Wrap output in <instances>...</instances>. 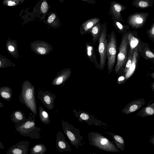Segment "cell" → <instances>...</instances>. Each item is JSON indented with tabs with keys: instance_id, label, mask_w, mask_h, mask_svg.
I'll list each match as a JSON object with an SVG mask.
<instances>
[{
	"instance_id": "6da1fadb",
	"label": "cell",
	"mask_w": 154,
	"mask_h": 154,
	"mask_svg": "<svg viewBox=\"0 0 154 154\" xmlns=\"http://www.w3.org/2000/svg\"><path fill=\"white\" fill-rule=\"evenodd\" d=\"M90 144L107 152H119L120 150L112 141H110L100 133L90 132L88 134Z\"/></svg>"
},
{
	"instance_id": "7a4b0ae2",
	"label": "cell",
	"mask_w": 154,
	"mask_h": 154,
	"mask_svg": "<svg viewBox=\"0 0 154 154\" xmlns=\"http://www.w3.org/2000/svg\"><path fill=\"white\" fill-rule=\"evenodd\" d=\"M29 115L23 122L15 126L16 130L23 136L37 139L41 137L39 132L41 129L36 126L35 116L31 113Z\"/></svg>"
},
{
	"instance_id": "3957f363",
	"label": "cell",
	"mask_w": 154,
	"mask_h": 154,
	"mask_svg": "<svg viewBox=\"0 0 154 154\" xmlns=\"http://www.w3.org/2000/svg\"><path fill=\"white\" fill-rule=\"evenodd\" d=\"M117 45L116 34L112 31L108 36L107 50V68L109 73L112 71L116 61Z\"/></svg>"
},
{
	"instance_id": "277c9868",
	"label": "cell",
	"mask_w": 154,
	"mask_h": 154,
	"mask_svg": "<svg viewBox=\"0 0 154 154\" xmlns=\"http://www.w3.org/2000/svg\"><path fill=\"white\" fill-rule=\"evenodd\" d=\"M63 131L69 140L71 144L78 149L79 146L82 145L83 137L79 129L75 128L67 121L61 120Z\"/></svg>"
},
{
	"instance_id": "5b68a950",
	"label": "cell",
	"mask_w": 154,
	"mask_h": 154,
	"mask_svg": "<svg viewBox=\"0 0 154 154\" xmlns=\"http://www.w3.org/2000/svg\"><path fill=\"white\" fill-rule=\"evenodd\" d=\"M107 27L106 24H102L101 32L98 39V50L100 56L99 63L100 69L103 70L105 66L107 58L108 39H107Z\"/></svg>"
},
{
	"instance_id": "8992f818",
	"label": "cell",
	"mask_w": 154,
	"mask_h": 154,
	"mask_svg": "<svg viewBox=\"0 0 154 154\" xmlns=\"http://www.w3.org/2000/svg\"><path fill=\"white\" fill-rule=\"evenodd\" d=\"M128 32L122 34L121 41L119 47V52L117 57V63L115 68V71L118 74L122 69L126 63L127 59L128 46L129 44L128 38Z\"/></svg>"
},
{
	"instance_id": "52a82bcc",
	"label": "cell",
	"mask_w": 154,
	"mask_h": 154,
	"mask_svg": "<svg viewBox=\"0 0 154 154\" xmlns=\"http://www.w3.org/2000/svg\"><path fill=\"white\" fill-rule=\"evenodd\" d=\"M72 111L80 122L85 123L90 126H99L104 129L107 127L106 123L97 119L95 116L91 115L87 112L79 109L77 110L75 109H73Z\"/></svg>"
},
{
	"instance_id": "ba28073f",
	"label": "cell",
	"mask_w": 154,
	"mask_h": 154,
	"mask_svg": "<svg viewBox=\"0 0 154 154\" xmlns=\"http://www.w3.org/2000/svg\"><path fill=\"white\" fill-rule=\"evenodd\" d=\"M149 15L148 12H136L130 14L127 18L128 25L132 28H141L145 24Z\"/></svg>"
},
{
	"instance_id": "9c48e42d",
	"label": "cell",
	"mask_w": 154,
	"mask_h": 154,
	"mask_svg": "<svg viewBox=\"0 0 154 154\" xmlns=\"http://www.w3.org/2000/svg\"><path fill=\"white\" fill-rule=\"evenodd\" d=\"M126 8V7L119 2L115 1H111L109 13L112 20L120 22L124 21L123 20L121 12L125 10Z\"/></svg>"
},
{
	"instance_id": "30bf717a",
	"label": "cell",
	"mask_w": 154,
	"mask_h": 154,
	"mask_svg": "<svg viewBox=\"0 0 154 154\" xmlns=\"http://www.w3.org/2000/svg\"><path fill=\"white\" fill-rule=\"evenodd\" d=\"M146 102L144 98L136 99L128 103L122 110V112L126 115L132 113L140 109Z\"/></svg>"
},
{
	"instance_id": "8fae6325",
	"label": "cell",
	"mask_w": 154,
	"mask_h": 154,
	"mask_svg": "<svg viewBox=\"0 0 154 154\" xmlns=\"http://www.w3.org/2000/svg\"><path fill=\"white\" fill-rule=\"evenodd\" d=\"M29 142L21 141L11 147L7 151V154H27L29 150Z\"/></svg>"
},
{
	"instance_id": "7c38bea8",
	"label": "cell",
	"mask_w": 154,
	"mask_h": 154,
	"mask_svg": "<svg viewBox=\"0 0 154 154\" xmlns=\"http://www.w3.org/2000/svg\"><path fill=\"white\" fill-rule=\"evenodd\" d=\"M56 147L59 152H71V146L65 140L64 134L59 131L57 133L56 139Z\"/></svg>"
},
{
	"instance_id": "4fadbf2b",
	"label": "cell",
	"mask_w": 154,
	"mask_h": 154,
	"mask_svg": "<svg viewBox=\"0 0 154 154\" xmlns=\"http://www.w3.org/2000/svg\"><path fill=\"white\" fill-rule=\"evenodd\" d=\"M100 19L97 17L90 18L84 22L81 25L79 31L81 35L88 33L90 30L96 24L100 22Z\"/></svg>"
},
{
	"instance_id": "5bb4252c",
	"label": "cell",
	"mask_w": 154,
	"mask_h": 154,
	"mask_svg": "<svg viewBox=\"0 0 154 154\" xmlns=\"http://www.w3.org/2000/svg\"><path fill=\"white\" fill-rule=\"evenodd\" d=\"M86 53L89 60L93 63L95 66L100 69L99 64L97 60L94 47L92 43L87 42L85 45Z\"/></svg>"
},
{
	"instance_id": "9a60e30c",
	"label": "cell",
	"mask_w": 154,
	"mask_h": 154,
	"mask_svg": "<svg viewBox=\"0 0 154 154\" xmlns=\"http://www.w3.org/2000/svg\"><path fill=\"white\" fill-rule=\"evenodd\" d=\"M154 115V100H150L147 105L142 108L136 115V116L144 117Z\"/></svg>"
},
{
	"instance_id": "2e32d148",
	"label": "cell",
	"mask_w": 154,
	"mask_h": 154,
	"mask_svg": "<svg viewBox=\"0 0 154 154\" xmlns=\"http://www.w3.org/2000/svg\"><path fill=\"white\" fill-rule=\"evenodd\" d=\"M55 97V96L45 94L41 95V96H38V98L48 109L51 110L54 108V101Z\"/></svg>"
},
{
	"instance_id": "e0dca14e",
	"label": "cell",
	"mask_w": 154,
	"mask_h": 154,
	"mask_svg": "<svg viewBox=\"0 0 154 154\" xmlns=\"http://www.w3.org/2000/svg\"><path fill=\"white\" fill-rule=\"evenodd\" d=\"M112 138L115 144L117 147L123 151L124 149L125 143L123 137L121 136L116 134L112 132H106Z\"/></svg>"
},
{
	"instance_id": "ac0fdd59",
	"label": "cell",
	"mask_w": 154,
	"mask_h": 154,
	"mask_svg": "<svg viewBox=\"0 0 154 154\" xmlns=\"http://www.w3.org/2000/svg\"><path fill=\"white\" fill-rule=\"evenodd\" d=\"M138 47H137L134 50L131 65L129 69L125 74V77L126 80L128 79L132 75L135 70L138 56Z\"/></svg>"
},
{
	"instance_id": "d6986e66",
	"label": "cell",
	"mask_w": 154,
	"mask_h": 154,
	"mask_svg": "<svg viewBox=\"0 0 154 154\" xmlns=\"http://www.w3.org/2000/svg\"><path fill=\"white\" fill-rule=\"evenodd\" d=\"M11 119L15 124V126L23 122L26 119L24 113L21 111H14L11 116Z\"/></svg>"
},
{
	"instance_id": "ffe728a7",
	"label": "cell",
	"mask_w": 154,
	"mask_h": 154,
	"mask_svg": "<svg viewBox=\"0 0 154 154\" xmlns=\"http://www.w3.org/2000/svg\"><path fill=\"white\" fill-rule=\"evenodd\" d=\"M132 5L136 8L145 9L152 7L153 0H134L132 2Z\"/></svg>"
},
{
	"instance_id": "44dd1931",
	"label": "cell",
	"mask_w": 154,
	"mask_h": 154,
	"mask_svg": "<svg viewBox=\"0 0 154 154\" xmlns=\"http://www.w3.org/2000/svg\"><path fill=\"white\" fill-rule=\"evenodd\" d=\"M101 26L100 22H98L92 28L88 33L91 34L94 43H96L98 40L101 32Z\"/></svg>"
},
{
	"instance_id": "7402d4cb",
	"label": "cell",
	"mask_w": 154,
	"mask_h": 154,
	"mask_svg": "<svg viewBox=\"0 0 154 154\" xmlns=\"http://www.w3.org/2000/svg\"><path fill=\"white\" fill-rule=\"evenodd\" d=\"M128 38L129 44L130 46V51L134 52V49L138 47L139 43V40L134 37L131 32H128Z\"/></svg>"
},
{
	"instance_id": "603a6c76",
	"label": "cell",
	"mask_w": 154,
	"mask_h": 154,
	"mask_svg": "<svg viewBox=\"0 0 154 154\" xmlns=\"http://www.w3.org/2000/svg\"><path fill=\"white\" fill-rule=\"evenodd\" d=\"M30 150V154H44L47 150V148L43 144H38L32 147Z\"/></svg>"
},
{
	"instance_id": "cb8c5ba5",
	"label": "cell",
	"mask_w": 154,
	"mask_h": 154,
	"mask_svg": "<svg viewBox=\"0 0 154 154\" xmlns=\"http://www.w3.org/2000/svg\"><path fill=\"white\" fill-rule=\"evenodd\" d=\"M39 114L41 122L45 124L50 123V120L49 115L41 106H39Z\"/></svg>"
},
{
	"instance_id": "d4e9b609",
	"label": "cell",
	"mask_w": 154,
	"mask_h": 154,
	"mask_svg": "<svg viewBox=\"0 0 154 154\" xmlns=\"http://www.w3.org/2000/svg\"><path fill=\"white\" fill-rule=\"evenodd\" d=\"M113 21L114 26L116 28L118 32L120 34H122L126 32V30L129 28V25H123L120 21Z\"/></svg>"
},
{
	"instance_id": "484cf974",
	"label": "cell",
	"mask_w": 154,
	"mask_h": 154,
	"mask_svg": "<svg viewBox=\"0 0 154 154\" xmlns=\"http://www.w3.org/2000/svg\"><path fill=\"white\" fill-rule=\"evenodd\" d=\"M134 52H132L130 50L129 51L128 59L126 63L123 72L125 74L130 67L132 60Z\"/></svg>"
},
{
	"instance_id": "4316f807",
	"label": "cell",
	"mask_w": 154,
	"mask_h": 154,
	"mask_svg": "<svg viewBox=\"0 0 154 154\" xmlns=\"http://www.w3.org/2000/svg\"><path fill=\"white\" fill-rule=\"evenodd\" d=\"M2 4L6 6H13L17 5L20 3L18 0H4Z\"/></svg>"
},
{
	"instance_id": "83f0119b",
	"label": "cell",
	"mask_w": 154,
	"mask_h": 154,
	"mask_svg": "<svg viewBox=\"0 0 154 154\" xmlns=\"http://www.w3.org/2000/svg\"><path fill=\"white\" fill-rule=\"evenodd\" d=\"M1 95L3 99L8 101L10 100L12 98V95L9 92L5 91L1 92Z\"/></svg>"
},
{
	"instance_id": "f1b7e54d",
	"label": "cell",
	"mask_w": 154,
	"mask_h": 154,
	"mask_svg": "<svg viewBox=\"0 0 154 154\" xmlns=\"http://www.w3.org/2000/svg\"><path fill=\"white\" fill-rule=\"evenodd\" d=\"M48 4L46 1H44L42 2L41 6V10L43 13H46L48 10Z\"/></svg>"
},
{
	"instance_id": "f546056e",
	"label": "cell",
	"mask_w": 154,
	"mask_h": 154,
	"mask_svg": "<svg viewBox=\"0 0 154 154\" xmlns=\"http://www.w3.org/2000/svg\"><path fill=\"white\" fill-rule=\"evenodd\" d=\"M145 52V55L147 57L154 59V54L149 50L148 48H146Z\"/></svg>"
},
{
	"instance_id": "4dcf8cb0",
	"label": "cell",
	"mask_w": 154,
	"mask_h": 154,
	"mask_svg": "<svg viewBox=\"0 0 154 154\" xmlns=\"http://www.w3.org/2000/svg\"><path fill=\"white\" fill-rule=\"evenodd\" d=\"M153 22L151 25L150 29L149 30V36L154 38V19Z\"/></svg>"
},
{
	"instance_id": "1f68e13d",
	"label": "cell",
	"mask_w": 154,
	"mask_h": 154,
	"mask_svg": "<svg viewBox=\"0 0 154 154\" xmlns=\"http://www.w3.org/2000/svg\"><path fill=\"white\" fill-rule=\"evenodd\" d=\"M56 17V15L54 14H51L48 19V22L49 23H51L53 22Z\"/></svg>"
},
{
	"instance_id": "d6a6232c",
	"label": "cell",
	"mask_w": 154,
	"mask_h": 154,
	"mask_svg": "<svg viewBox=\"0 0 154 154\" xmlns=\"http://www.w3.org/2000/svg\"><path fill=\"white\" fill-rule=\"evenodd\" d=\"M125 80H126L125 77L123 76H121L118 79L117 83L119 85H121L124 83Z\"/></svg>"
},
{
	"instance_id": "836d02e7",
	"label": "cell",
	"mask_w": 154,
	"mask_h": 154,
	"mask_svg": "<svg viewBox=\"0 0 154 154\" xmlns=\"http://www.w3.org/2000/svg\"><path fill=\"white\" fill-rule=\"evenodd\" d=\"M63 78L64 77L62 76L58 77L56 82V84L59 85L61 84L63 80Z\"/></svg>"
},
{
	"instance_id": "e575fe53",
	"label": "cell",
	"mask_w": 154,
	"mask_h": 154,
	"mask_svg": "<svg viewBox=\"0 0 154 154\" xmlns=\"http://www.w3.org/2000/svg\"><path fill=\"white\" fill-rule=\"evenodd\" d=\"M37 51L41 54H44L46 52L45 49L42 47L38 48L37 49Z\"/></svg>"
},
{
	"instance_id": "d590c367",
	"label": "cell",
	"mask_w": 154,
	"mask_h": 154,
	"mask_svg": "<svg viewBox=\"0 0 154 154\" xmlns=\"http://www.w3.org/2000/svg\"><path fill=\"white\" fill-rule=\"evenodd\" d=\"M82 1H84L87 3L89 4H91L94 5L95 3H97V2L95 0H81Z\"/></svg>"
},
{
	"instance_id": "8d00e7d4",
	"label": "cell",
	"mask_w": 154,
	"mask_h": 154,
	"mask_svg": "<svg viewBox=\"0 0 154 154\" xmlns=\"http://www.w3.org/2000/svg\"><path fill=\"white\" fill-rule=\"evenodd\" d=\"M149 142L151 143L154 147V135L152 136H150Z\"/></svg>"
},
{
	"instance_id": "74e56055",
	"label": "cell",
	"mask_w": 154,
	"mask_h": 154,
	"mask_svg": "<svg viewBox=\"0 0 154 154\" xmlns=\"http://www.w3.org/2000/svg\"><path fill=\"white\" fill-rule=\"evenodd\" d=\"M8 50L11 51H14V48L11 45H10L8 47Z\"/></svg>"
},
{
	"instance_id": "f35d334b",
	"label": "cell",
	"mask_w": 154,
	"mask_h": 154,
	"mask_svg": "<svg viewBox=\"0 0 154 154\" xmlns=\"http://www.w3.org/2000/svg\"><path fill=\"white\" fill-rule=\"evenodd\" d=\"M151 88L152 89V91L154 92V82L151 85Z\"/></svg>"
},
{
	"instance_id": "ab89813d",
	"label": "cell",
	"mask_w": 154,
	"mask_h": 154,
	"mask_svg": "<svg viewBox=\"0 0 154 154\" xmlns=\"http://www.w3.org/2000/svg\"><path fill=\"white\" fill-rule=\"evenodd\" d=\"M150 75L154 79V72L152 73Z\"/></svg>"
},
{
	"instance_id": "60d3db41",
	"label": "cell",
	"mask_w": 154,
	"mask_h": 154,
	"mask_svg": "<svg viewBox=\"0 0 154 154\" xmlns=\"http://www.w3.org/2000/svg\"><path fill=\"white\" fill-rule=\"evenodd\" d=\"M4 106V105H3V104L1 102H0V107L1 108Z\"/></svg>"
},
{
	"instance_id": "b9f144b4",
	"label": "cell",
	"mask_w": 154,
	"mask_h": 154,
	"mask_svg": "<svg viewBox=\"0 0 154 154\" xmlns=\"http://www.w3.org/2000/svg\"><path fill=\"white\" fill-rule=\"evenodd\" d=\"M20 2V3H23L25 0H18Z\"/></svg>"
},
{
	"instance_id": "7bdbcfd3",
	"label": "cell",
	"mask_w": 154,
	"mask_h": 154,
	"mask_svg": "<svg viewBox=\"0 0 154 154\" xmlns=\"http://www.w3.org/2000/svg\"><path fill=\"white\" fill-rule=\"evenodd\" d=\"M61 2L63 3L64 2V0H59Z\"/></svg>"
},
{
	"instance_id": "ee69618b",
	"label": "cell",
	"mask_w": 154,
	"mask_h": 154,
	"mask_svg": "<svg viewBox=\"0 0 154 154\" xmlns=\"http://www.w3.org/2000/svg\"><path fill=\"white\" fill-rule=\"evenodd\" d=\"M1 61H0V66H1Z\"/></svg>"
}]
</instances>
